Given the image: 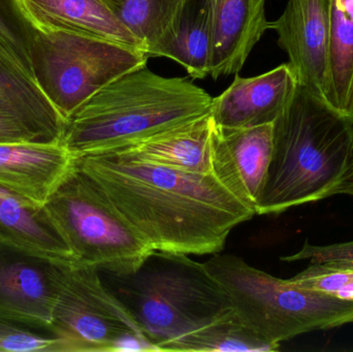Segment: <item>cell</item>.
Returning <instances> with one entry per match:
<instances>
[{"label":"cell","instance_id":"4fadbf2b","mask_svg":"<svg viewBox=\"0 0 353 352\" xmlns=\"http://www.w3.org/2000/svg\"><path fill=\"white\" fill-rule=\"evenodd\" d=\"M211 20L209 76L239 74L270 22L265 0H205Z\"/></svg>","mask_w":353,"mask_h":352},{"label":"cell","instance_id":"cb8c5ba5","mask_svg":"<svg viewBox=\"0 0 353 352\" xmlns=\"http://www.w3.org/2000/svg\"><path fill=\"white\" fill-rule=\"evenodd\" d=\"M58 340L49 327L31 326L0 318V351L57 352Z\"/></svg>","mask_w":353,"mask_h":352},{"label":"cell","instance_id":"9c48e42d","mask_svg":"<svg viewBox=\"0 0 353 352\" xmlns=\"http://www.w3.org/2000/svg\"><path fill=\"white\" fill-rule=\"evenodd\" d=\"M270 29L277 32L298 84L331 105L332 0H288Z\"/></svg>","mask_w":353,"mask_h":352},{"label":"cell","instance_id":"3957f363","mask_svg":"<svg viewBox=\"0 0 353 352\" xmlns=\"http://www.w3.org/2000/svg\"><path fill=\"white\" fill-rule=\"evenodd\" d=\"M212 101L187 79L165 78L141 66L66 118L61 144L74 157L108 152L209 115Z\"/></svg>","mask_w":353,"mask_h":352},{"label":"cell","instance_id":"ffe728a7","mask_svg":"<svg viewBox=\"0 0 353 352\" xmlns=\"http://www.w3.org/2000/svg\"><path fill=\"white\" fill-rule=\"evenodd\" d=\"M331 105L347 115L353 96V0H332Z\"/></svg>","mask_w":353,"mask_h":352},{"label":"cell","instance_id":"e0dca14e","mask_svg":"<svg viewBox=\"0 0 353 352\" xmlns=\"http://www.w3.org/2000/svg\"><path fill=\"white\" fill-rule=\"evenodd\" d=\"M0 241L61 262L74 256L46 209L0 185Z\"/></svg>","mask_w":353,"mask_h":352},{"label":"cell","instance_id":"30bf717a","mask_svg":"<svg viewBox=\"0 0 353 352\" xmlns=\"http://www.w3.org/2000/svg\"><path fill=\"white\" fill-rule=\"evenodd\" d=\"M72 264L0 241V318L50 328Z\"/></svg>","mask_w":353,"mask_h":352},{"label":"cell","instance_id":"d4e9b609","mask_svg":"<svg viewBox=\"0 0 353 352\" xmlns=\"http://www.w3.org/2000/svg\"><path fill=\"white\" fill-rule=\"evenodd\" d=\"M290 279L304 289L353 301V267L311 264L306 270Z\"/></svg>","mask_w":353,"mask_h":352},{"label":"cell","instance_id":"7a4b0ae2","mask_svg":"<svg viewBox=\"0 0 353 352\" xmlns=\"http://www.w3.org/2000/svg\"><path fill=\"white\" fill-rule=\"evenodd\" d=\"M353 196V120L298 85L273 123V151L259 215Z\"/></svg>","mask_w":353,"mask_h":352},{"label":"cell","instance_id":"d6986e66","mask_svg":"<svg viewBox=\"0 0 353 352\" xmlns=\"http://www.w3.org/2000/svg\"><path fill=\"white\" fill-rule=\"evenodd\" d=\"M151 53L171 35L185 0H103Z\"/></svg>","mask_w":353,"mask_h":352},{"label":"cell","instance_id":"44dd1931","mask_svg":"<svg viewBox=\"0 0 353 352\" xmlns=\"http://www.w3.org/2000/svg\"><path fill=\"white\" fill-rule=\"evenodd\" d=\"M34 26L19 0H0V68L28 86L39 89L31 63Z\"/></svg>","mask_w":353,"mask_h":352},{"label":"cell","instance_id":"2e32d148","mask_svg":"<svg viewBox=\"0 0 353 352\" xmlns=\"http://www.w3.org/2000/svg\"><path fill=\"white\" fill-rule=\"evenodd\" d=\"M209 115L108 152L151 165L194 174H211Z\"/></svg>","mask_w":353,"mask_h":352},{"label":"cell","instance_id":"603a6c76","mask_svg":"<svg viewBox=\"0 0 353 352\" xmlns=\"http://www.w3.org/2000/svg\"><path fill=\"white\" fill-rule=\"evenodd\" d=\"M63 127L24 105L0 99V144L61 143Z\"/></svg>","mask_w":353,"mask_h":352},{"label":"cell","instance_id":"8fae6325","mask_svg":"<svg viewBox=\"0 0 353 352\" xmlns=\"http://www.w3.org/2000/svg\"><path fill=\"white\" fill-rule=\"evenodd\" d=\"M272 151L273 123L239 130L212 126V174L254 211L267 179Z\"/></svg>","mask_w":353,"mask_h":352},{"label":"cell","instance_id":"277c9868","mask_svg":"<svg viewBox=\"0 0 353 352\" xmlns=\"http://www.w3.org/2000/svg\"><path fill=\"white\" fill-rule=\"evenodd\" d=\"M99 272L155 351H172L181 339L234 312L205 262L188 254L153 250L134 272Z\"/></svg>","mask_w":353,"mask_h":352},{"label":"cell","instance_id":"7c38bea8","mask_svg":"<svg viewBox=\"0 0 353 352\" xmlns=\"http://www.w3.org/2000/svg\"><path fill=\"white\" fill-rule=\"evenodd\" d=\"M298 85L288 62L251 78L236 74L232 84L212 101L210 117L214 125L232 130L274 123Z\"/></svg>","mask_w":353,"mask_h":352},{"label":"cell","instance_id":"ba28073f","mask_svg":"<svg viewBox=\"0 0 353 352\" xmlns=\"http://www.w3.org/2000/svg\"><path fill=\"white\" fill-rule=\"evenodd\" d=\"M50 328L57 352L155 351L99 269L78 262L68 269Z\"/></svg>","mask_w":353,"mask_h":352},{"label":"cell","instance_id":"52a82bcc","mask_svg":"<svg viewBox=\"0 0 353 352\" xmlns=\"http://www.w3.org/2000/svg\"><path fill=\"white\" fill-rule=\"evenodd\" d=\"M149 56L109 41L34 27L35 83L64 120L122 74L147 65Z\"/></svg>","mask_w":353,"mask_h":352},{"label":"cell","instance_id":"5bb4252c","mask_svg":"<svg viewBox=\"0 0 353 352\" xmlns=\"http://www.w3.org/2000/svg\"><path fill=\"white\" fill-rule=\"evenodd\" d=\"M19 3L35 28L76 33L145 52L142 43L103 0H19Z\"/></svg>","mask_w":353,"mask_h":352},{"label":"cell","instance_id":"ac0fdd59","mask_svg":"<svg viewBox=\"0 0 353 352\" xmlns=\"http://www.w3.org/2000/svg\"><path fill=\"white\" fill-rule=\"evenodd\" d=\"M212 31L205 0H185L171 35L151 53L178 62L195 80L209 76Z\"/></svg>","mask_w":353,"mask_h":352},{"label":"cell","instance_id":"484cf974","mask_svg":"<svg viewBox=\"0 0 353 352\" xmlns=\"http://www.w3.org/2000/svg\"><path fill=\"white\" fill-rule=\"evenodd\" d=\"M0 99L14 101L48 119L64 123L63 118L39 89L17 80L2 68H0Z\"/></svg>","mask_w":353,"mask_h":352},{"label":"cell","instance_id":"9a60e30c","mask_svg":"<svg viewBox=\"0 0 353 352\" xmlns=\"http://www.w3.org/2000/svg\"><path fill=\"white\" fill-rule=\"evenodd\" d=\"M72 161L61 143L0 144V185L43 206Z\"/></svg>","mask_w":353,"mask_h":352},{"label":"cell","instance_id":"5b68a950","mask_svg":"<svg viewBox=\"0 0 353 352\" xmlns=\"http://www.w3.org/2000/svg\"><path fill=\"white\" fill-rule=\"evenodd\" d=\"M205 265L225 289L234 313L268 342L280 345L353 324V301L272 276L232 254L215 253Z\"/></svg>","mask_w":353,"mask_h":352},{"label":"cell","instance_id":"8992f818","mask_svg":"<svg viewBox=\"0 0 353 352\" xmlns=\"http://www.w3.org/2000/svg\"><path fill=\"white\" fill-rule=\"evenodd\" d=\"M43 208L78 264L128 274L153 251L74 161Z\"/></svg>","mask_w":353,"mask_h":352},{"label":"cell","instance_id":"6da1fadb","mask_svg":"<svg viewBox=\"0 0 353 352\" xmlns=\"http://www.w3.org/2000/svg\"><path fill=\"white\" fill-rule=\"evenodd\" d=\"M74 161L153 250L219 253L232 229L256 214L212 173H187L112 152Z\"/></svg>","mask_w":353,"mask_h":352},{"label":"cell","instance_id":"83f0119b","mask_svg":"<svg viewBox=\"0 0 353 352\" xmlns=\"http://www.w3.org/2000/svg\"><path fill=\"white\" fill-rule=\"evenodd\" d=\"M347 115L353 120V96L352 103H350V109H348Z\"/></svg>","mask_w":353,"mask_h":352},{"label":"cell","instance_id":"4316f807","mask_svg":"<svg viewBox=\"0 0 353 352\" xmlns=\"http://www.w3.org/2000/svg\"><path fill=\"white\" fill-rule=\"evenodd\" d=\"M284 262L325 264L336 267H353V241L330 245H313L307 240L300 250L292 256L281 258Z\"/></svg>","mask_w":353,"mask_h":352},{"label":"cell","instance_id":"7402d4cb","mask_svg":"<svg viewBox=\"0 0 353 352\" xmlns=\"http://www.w3.org/2000/svg\"><path fill=\"white\" fill-rule=\"evenodd\" d=\"M280 345L261 338L232 312L179 340L172 351L263 352L279 351Z\"/></svg>","mask_w":353,"mask_h":352}]
</instances>
